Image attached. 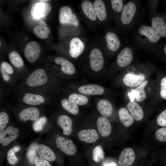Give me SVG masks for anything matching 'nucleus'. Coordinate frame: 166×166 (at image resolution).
Returning <instances> with one entry per match:
<instances>
[{"label": "nucleus", "instance_id": "1", "mask_svg": "<svg viewBox=\"0 0 166 166\" xmlns=\"http://www.w3.org/2000/svg\"><path fill=\"white\" fill-rule=\"evenodd\" d=\"M127 69V72L123 75L122 81L124 85L129 88L136 87L148 79L149 73L144 70H137L134 67Z\"/></svg>", "mask_w": 166, "mask_h": 166}, {"label": "nucleus", "instance_id": "2", "mask_svg": "<svg viewBox=\"0 0 166 166\" xmlns=\"http://www.w3.org/2000/svg\"><path fill=\"white\" fill-rule=\"evenodd\" d=\"M153 98L156 104L166 101V72H159L157 74Z\"/></svg>", "mask_w": 166, "mask_h": 166}, {"label": "nucleus", "instance_id": "3", "mask_svg": "<svg viewBox=\"0 0 166 166\" xmlns=\"http://www.w3.org/2000/svg\"><path fill=\"white\" fill-rule=\"evenodd\" d=\"M150 80L147 79L138 86L129 89L128 96L129 101H135L142 103L145 101L148 96L149 84Z\"/></svg>", "mask_w": 166, "mask_h": 166}, {"label": "nucleus", "instance_id": "4", "mask_svg": "<svg viewBox=\"0 0 166 166\" xmlns=\"http://www.w3.org/2000/svg\"><path fill=\"white\" fill-rule=\"evenodd\" d=\"M137 35L138 39L141 42L145 41V42H147L151 44L157 42L161 37L159 33L151 26L146 25H142L139 28Z\"/></svg>", "mask_w": 166, "mask_h": 166}, {"label": "nucleus", "instance_id": "5", "mask_svg": "<svg viewBox=\"0 0 166 166\" xmlns=\"http://www.w3.org/2000/svg\"><path fill=\"white\" fill-rule=\"evenodd\" d=\"M137 10V6L133 1H129L124 6L121 13L120 20L122 24L128 26L132 22Z\"/></svg>", "mask_w": 166, "mask_h": 166}, {"label": "nucleus", "instance_id": "6", "mask_svg": "<svg viewBox=\"0 0 166 166\" xmlns=\"http://www.w3.org/2000/svg\"><path fill=\"white\" fill-rule=\"evenodd\" d=\"M48 79V76L45 70L40 68L35 70L29 76L26 83L30 87L39 86L45 84Z\"/></svg>", "mask_w": 166, "mask_h": 166}, {"label": "nucleus", "instance_id": "7", "mask_svg": "<svg viewBox=\"0 0 166 166\" xmlns=\"http://www.w3.org/2000/svg\"><path fill=\"white\" fill-rule=\"evenodd\" d=\"M90 66L94 71L101 70L104 65V59L103 53L98 48H95L91 51L89 54Z\"/></svg>", "mask_w": 166, "mask_h": 166}, {"label": "nucleus", "instance_id": "8", "mask_svg": "<svg viewBox=\"0 0 166 166\" xmlns=\"http://www.w3.org/2000/svg\"><path fill=\"white\" fill-rule=\"evenodd\" d=\"M59 17V22L62 24H68L76 26L78 25V22L76 15L68 6H63L61 8Z\"/></svg>", "mask_w": 166, "mask_h": 166}, {"label": "nucleus", "instance_id": "9", "mask_svg": "<svg viewBox=\"0 0 166 166\" xmlns=\"http://www.w3.org/2000/svg\"><path fill=\"white\" fill-rule=\"evenodd\" d=\"M133 58L132 49L130 47H125L118 54L116 59V63L119 67H128L132 63Z\"/></svg>", "mask_w": 166, "mask_h": 166}, {"label": "nucleus", "instance_id": "10", "mask_svg": "<svg viewBox=\"0 0 166 166\" xmlns=\"http://www.w3.org/2000/svg\"><path fill=\"white\" fill-rule=\"evenodd\" d=\"M41 52L38 43L32 41L28 43L24 49V55L27 60L30 63L35 62L38 58Z\"/></svg>", "mask_w": 166, "mask_h": 166}, {"label": "nucleus", "instance_id": "11", "mask_svg": "<svg viewBox=\"0 0 166 166\" xmlns=\"http://www.w3.org/2000/svg\"><path fill=\"white\" fill-rule=\"evenodd\" d=\"M51 10V6L49 3L40 2L36 3L32 6L30 13L34 18L38 19L47 16Z\"/></svg>", "mask_w": 166, "mask_h": 166}, {"label": "nucleus", "instance_id": "12", "mask_svg": "<svg viewBox=\"0 0 166 166\" xmlns=\"http://www.w3.org/2000/svg\"><path fill=\"white\" fill-rule=\"evenodd\" d=\"M127 108L135 121L140 122L145 118V113L140 103L135 101L129 100L127 103Z\"/></svg>", "mask_w": 166, "mask_h": 166}, {"label": "nucleus", "instance_id": "13", "mask_svg": "<svg viewBox=\"0 0 166 166\" xmlns=\"http://www.w3.org/2000/svg\"><path fill=\"white\" fill-rule=\"evenodd\" d=\"M19 134L18 129L11 126L6 128L0 132V143L3 146H6L17 138Z\"/></svg>", "mask_w": 166, "mask_h": 166}, {"label": "nucleus", "instance_id": "14", "mask_svg": "<svg viewBox=\"0 0 166 166\" xmlns=\"http://www.w3.org/2000/svg\"><path fill=\"white\" fill-rule=\"evenodd\" d=\"M57 147L65 154L72 156L76 152V148L73 141L63 137H58L56 140Z\"/></svg>", "mask_w": 166, "mask_h": 166}, {"label": "nucleus", "instance_id": "15", "mask_svg": "<svg viewBox=\"0 0 166 166\" xmlns=\"http://www.w3.org/2000/svg\"><path fill=\"white\" fill-rule=\"evenodd\" d=\"M136 154L134 150L130 147L124 149L121 153L118 160L119 166H130L134 161Z\"/></svg>", "mask_w": 166, "mask_h": 166}, {"label": "nucleus", "instance_id": "16", "mask_svg": "<svg viewBox=\"0 0 166 166\" xmlns=\"http://www.w3.org/2000/svg\"><path fill=\"white\" fill-rule=\"evenodd\" d=\"M85 48L84 43L79 38H73L69 43V54L72 57L76 58L82 54Z\"/></svg>", "mask_w": 166, "mask_h": 166}, {"label": "nucleus", "instance_id": "17", "mask_svg": "<svg viewBox=\"0 0 166 166\" xmlns=\"http://www.w3.org/2000/svg\"><path fill=\"white\" fill-rule=\"evenodd\" d=\"M97 124L99 133L101 136L106 137L110 135L112 127L110 121L107 117L102 116L98 118Z\"/></svg>", "mask_w": 166, "mask_h": 166}, {"label": "nucleus", "instance_id": "18", "mask_svg": "<svg viewBox=\"0 0 166 166\" xmlns=\"http://www.w3.org/2000/svg\"><path fill=\"white\" fill-rule=\"evenodd\" d=\"M105 38L107 47L109 50L113 52L118 50L121 46V42L115 33L112 32H107L105 34Z\"/></svg>", "mask_w": 166, "mask_h": 166}, {"label": "nucleus", "instance_id": "19", "mask_svg": "<svg viewBox=\"0 0 166 166\" xmlns=\"http://www.w3.org/2000/svg\"><path fill=\"white\" fill-rule=\"evenodd\" d=\"M78 139L82 141L91 143L97 141L99 136L96 131L94 129H87L80 131L78 134Z\"/></svg>", "mask_w": 166, "mask_h": 166}, {"label": "nucleus", "instance_id": "20", "mask_svg": "<svg viewBox=\"0 0 166 166\" xmlns=\"http://www.w3.org/2000/svg\"><path fill=\"white\" fill-rule=\"evenodd\" d=\"M38 109L35 107H30L22 110L20 112L19 117L20 119L23 121L28 120L36 121L39 116Z\"/></svg>", "mask_w": 166, "mask_h": 166}, {"label": "nucleus", "instance_id": "21", "mask_svg": "<svg viewBox=\"0 0 166 166\" xmlns=\"http://www.w3.org/2000/svg\"><path fill=\"white\" fill-rule=\"evenodd\" d=\"M78 90L81 93L90 95H101L105 91L102 87L96 84L83 85L80 86Z\"/></svg>", "mask_w": 166, "mask_h": 166}, {"label": "nucleus", "instance_id": "22", "mask_svg": "<svg viewBox=\"0 0 166 166\" xmlns=\"http://www.w3.org/2000/svg\"><path fill=\"white\" fill-rule=\"evenodd\" d=\"M57 64L61 65L62 71L68 75H72L76 71V69L73 64L69 61L62 57H56L54 59Z\"/></svg>", "mask_w": 166, "mask_h": 166}, {"label": "nucleus", "instance_id": "23", "mask_svg": "<svg viewBox=\"0 0 166 166\" xmlns=\"http://www.w3.org/2000/svg\"><path fill=\"white\" fill-rule=\"evenodd\" d=\"M118 115L120 121L124 127L128 128L133 124L134 120L127 108H121L118 111Z\"/></svg>", "mask_w": 166, "mask_h": 166}, {"label": "nucleus", "instance_id": "24", "mask_svg": "<svg viewBox=\"0 0 166 166\" xmlns=\"http://www.w3.org/2000/svg\"><path fill=\"white\" fill-rule=\"evenodd\" d=\"M97 109L100 113L105 117H109L112 114L113 106L111 103L106 99H102L97 103Z\"/></svg>", "mask_w": 166, "mask_h": 166}, {"label": "nucleus", "instance_id": "25", "mask_svg": "<svg viewBox=\"0 0 166 166\" xmlns=\"http://www.w3.org/2000/svg\"><path fill=\"white\" fill-rule=\"evenodd\" d=\"M151 26L155 29L161 36L166 38V23L163 18L155 16L151 20Z\"/></svg>", "mask_w": 166, "mask_h": 166}, {"label": "nucleus", "instance_id": "26", "mask_svg": "<svg viewBox=\"0 0 166 166\" xmlns=\"http://www.w3.org/2000/svg\"><path fill=\"white\" fill-rule=\"evenodd\" d=\"M37 150L39 156L43 159L53 161L56 159L55 155L52 150L45 145H38Z\"/></svg>", "mask_w": 166, "mask_h": 166}, {"label": "nucleus", "instance_id": "27", "mask_svg": "<svg viewBox=\"0 0 166 166\" xmlns=\"http://www.w3.org/2000/svg\"><path fill=\"white\" fill-rule=\"evenodd\" d=\"M33 30L35 35L41 39L47 38L48 36V34L49 32V29L46 22L42 20L38 22L37 24L34 27Z\"/></svg>", "mask_w": 166, "mask_h": 166}, {"label": "nucleus", "instance_id": "28", "mask_svg": "<svg viewBox=\"0 0 166 166\" xmlns=\"http://www.w3.org/2000/svg\"><path fill=\"white\" fill-rule=\"evenodd\" d=\"M57 122L63 130V133L65 135H70L72 131V122L71 119L68 116L61 115L59 116Z\"/></svg>", "mask_w": 166, "mask_h": 166}, {"label": "nucleus", "instance_id": "29", "mask_svg": "<svg viewBox=\"0 0 166 166\" xmlns=\"http://www.w3.org/2000/svg\"><path fill=\"white\" fill-rule=\"evenodd\" d=\"M93 5L96 15L98 19L101 21H104L107 16L105 4L101 0H95Z\"/></svg>", "mask_w": 166, "mask_h": 166}, {"label": "nucleus", "instance_id": "30", "mask_svg": "<svg viewBox=\"0 0 166 166\" xmlns=\"http://www.w3.org/2000/svg\"><path fill=\"white\" fill-rule=\"evenodd\" d=\"M22 100L25 103L32 105H41L45 101V99L42 96L30 93H26L23 97Z\"/></svg>", "mask_w": 166, "mask_h": 166}, {"label": "nucleus", "instance_id": "31", "mask_svg": "<svg viewBox=\"0 0 166 166\" xmlns=\"http://www.w3.org/2000/svg\"><path fill=\"white\" fill-rule=\"evenodd\" d=\"M83 12L86 16L92 21H95L97 17L96 16L93 4L88 0H84L81 4Z\"/></svg>", "mask_w": 166, "mask_h": 166}, {"label": "nucleus", "instance_id": "32", "mask_svg": "<svg viewBox=\"0 0 166 166\" xmlns=\"http://www.w3.org/2000/svg\"><path fill=\"white\" fill-rule=\"evenodd\" d=\"M61 104L62 107L69 113L74 115L78 113L79 109L77 105L69 99H63L61 101Z\"/></svg>", "mask_w": 166, "mask_h": 166}, {"label": "nucleus", "instance_id": "33", "mask_svg": "<svg viewBox=\"0 0 166 166\" xmlns=\"http://www.w3.org/2000/svg\"><path fill=\"white\" fill-rule=\"evenodd\" d=\"M155 121L157 127H166V105L159 111Z\"/></svg>", "mask_w": 166, "mask_h": 166}, {"label": "nucleus", "instance_id": "34", "mask_svg": "<svg viewBox=\"0 0 166 166\" xmlns=\"http://www.w3.org/2000/svg\"><path fill=\"white\" fill-rule=\"evenodd\" d=\"M36 143L32 144L28 147L26 152V156L29 162L33 165L35 164V160L37 157V147Z\"/></svg>", "mask_w": 166, "mask_h": 166}, {"label": "nucleus", "instance_id": "35", "mask_svg": "<svg viewBox=\"0 0 166 166\" xmlns=\"http://www.w3.org/2000/svg\"><path fill=\"white\" fill-rule=\"evenodd\" d=\"M9 59L11 63L17 68L23 66L24 62L22 59L19 53L16 51H13L9 54Z\"/></svg>", "mask_w": 166, "mask_h": 166}, {"label": "nucleus", "instance_id": "36", "mask_svg": "<svg viewBox=\"0 0 166 166\" xmlns=\"http://www.w3.org/2000/svg\"><path fill=\"white\" fill-rule=\"evenodd\" d=\"M69 99L79 105L86 104L88 102V99L86 96L77 93H73L69 97Z\"/></svg>", "mask_w": 166, "mask_h": 166}, {"label": "nucleus", "instance_id": "37", "mask_svg": "<svg viewBox=\"0 0 166 166\" xmlns=\"http://www.w3.org/2000/svg\"><path fill=\"white\" fill-rule=\"evenodd\" d=\"M20 150V147L18 145H15L9 150L7 154V159L9 163L14 164L18 163V159L15 155V153Z\"/></svg>", "mask_w": 166, "mask_h": 166}, {"label": "nucleus", "instance_id": "38", "mask_svg": "<svg viewBox=\"0 0 166 166\" xmlns=\"http://www.w3.org/2000/svg\"><path fill=\"white\" fill-rule=\"evenodd\" d=\"M105 157V154L102 147L101 145L96 146L92 152L93 160L96 163H99Z\"/></svg>", "mask_w": 166, "mask_h": 166}, {"label": "nucleus", "instance_id": "39", "mask_svg": "<svg viewBox=\"0 0 166 166\" xmlns=\"http://www.w3.org/2000/svg\"><path fill=\"white\" fill-rule=\"evenodd\" d=\"M155 137L159 143L166 144V127L157 128L155 132Z\"/></svg>", "mask_w": 166, "mask_h": 166}, {"label": "nucleus", "instance_id": "40", "mask_svg": "<svg viewBox=\"0 0 166 166\" xmlns=\"http://www.w3.org/2000/svg\"><path fill=\"white\" fill-rule=\"evenodd\" d=\"M110 2L112 9L115 12L121 13L124 5L123 0H111Z\"/></svg>", "mask_w": 166, "mask_h": 166}, {"label": "nucleus", "instance_id": "41", "mask_svg": "<svg viewBox=\"0 0 166 166\" xmlns=\"http://www.w3.org/2000/svg\"><path fill=\"white\" fill-rule=\"evenodd\" d=\"M46 121V118L42 117L37 119L33 124V128L34 131L39 132L41 131L43 128Z\"/></svg>", "mask_w": 166, "mask_h": 166}, {"label": "nucleus", "instance_id": "42", "mask_svg": "<svg viewBox=\"0 0 166 166\" xmlns=\"http://www.w3.org/2000/svg\"><path fill=\"white\" fill-rule=\"evenodd\" d=\"M9 117L7 114L4 112L0 113V131L3 130L9 121Z\"/></svg>", "mask_w": 166, "mask_h": 166}, {"label": "nucleus", "instance_id": "43", "mask_svg": "<svg viewBox=\"0 0 166 166\" xmlns=\"http://www.w3.org/2000/svg\"><path fill=\"white\" fill-rule=\"evenodd\" d=\"M36 166H52L47 160L43 159L40 156H37L35 160Z\"/></svg>", "mask_w": 166, "mask_h": 166}, {"label": "nucleus", "instance_id": "44", "mask_svg": "<svg viewBox=\"0 0 166 166\" xmlns=\"http://www.w3.org/2000/svg\"><path fill=\"white\" fill-rule=\"evenodd\" d=\"M1 68L8 73L12 74L13 73L12 68L9 64L6 62L4 61L2 63Z\"/></svg>", "mask_w": 166, "mask_h": 166}, {"label": "nucleus", "instance_id": "45", "mask_svg": "<svg viewBox=\"0 0 166 166\" xmlns=\"http://www.w3.org/2000/svg\"><path fill=\"white\" fill-rule=\"evenodd\" d=\"M2 74L3 78L5 81H8L10 79V77L7 75L5 73V71L3 69L0 68Z\"/></svg>", "mask_w": 166, "mask_h": 166}, {"label": "nucleus", "instance_id": "46", "mask_svg": "<svg viewBox=\"0 0 166 166\" xmlns=\"http://www.w3.org/2000/svg\"><path fill=\"white\" fill-rule=\"evenodd\" d=\"M160 152L162 158L166 164V150H162Z\"/></svg>", "mask_w": 166, "mask_h": 166}, {"label": "nucleus", "instance_id": "47", "mask_svg": "<svg viewBox=\"0 0 166 166\" xmlns=\"http://www.w3.org/2000/svg\"><path fill=\"white\" fill-rule=\"evenodd\" d=\"M105 166H116V164L115 163H112L109 164H106L105 165Z\"/></svg>", "mask_w": 166, "mask_h": 166}, {"label": "nucleus", "instance_id": "48", "mask_svg": "<svg viewBox=\"0 0 166 166\" xmlns=\"http://www.w3.org/2000/svg\"><path fill=\"white\" fill-rule=\"evenodd\" d=\"M164 51L165 55L166 56V45H165L164 49Z\"/></svg>", "mask_w": 166, "mask_h": 166}, {"label": "nucleus", "instance_id": "49", "mask_svg": "<svg viewBox=\"0 0 166 166\" xmlns=\"http://www.w3.org/2000/svg\"><path fill=\"white\" fill-rule=\"evenodd\" d=\"M50 0H40V2H46L47 1H49Z\"/></svg>", "mask_w": 166, "mask_h": 166}, {"label": "nucleus", "instance_id": "50", "mask_svg": "<svg viewBox=\"0 0 166 166\" xmlns=\"http://www.w3.org/2000/svg\"><path fill=\"white\" fill-rule=\"evenodd\" d=\"M0 45H1V42H0Z\"/></svg>", "mask_w": 166, "mask_h": 166}, {"label": "nucleus", "instance_id": "51", "mask_svg": "<svg viewBox=\"0 0 166 166\" xmlns=\"http://www.w3.org/2000/svg\"><path fill=\"white\" fill-rule=\"evenodd\" d=\"M16 166L13 165V166Z\"/></svg>", "mask_w": 166, "mask_h": 166}, {"label": "nucleus", "instance_id": "52", "mask_svg": "<svg viewBox=\"0 0 166 166\" xmlns=\"http://www.w3.org/2000/svg\"></svg>", "mask_w": 166, "mask_h": 166}]
</instances>
